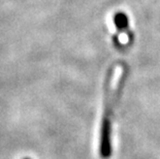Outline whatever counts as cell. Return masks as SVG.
I'll use <instances>...</instances> for the list:
<instances>
[{
	"mask_svg": "<svg viewBox=\"0 0 160 159\" xmlns=\"http://www.w3.org/2000/svg\"><path fill=\"white\" fill-rule=\"evenodd\" d=\"M123 86V80L119 82L118 85H108L107 93L104 98V111L102 122H101L100 130V145H99V153L100 156L108 159L112 155V128H113V115L114 109L117 104L119 98L121 95V89Z\"/></svg>",
	"mask_w": 160,
	"mask_h": 159,
	"instance_id": "cell-1",
	"label": "cell"
},
{
	"mask_svg": "<svg viewBox=\"0 0 160 159\" xmlns=\"http://www.w3.org/2000/svg\"><path fill=\"white\" fill-rule=\"evenodd\" d=\"M114 23L119 31H124L128 28V18L123 12H117L114 16Z\"/></svg>",
	"mask_w": 160,
	"mask_h": 159,
	"instance_id": "cell-2",
	"label": "cell"
}]
</instances>
